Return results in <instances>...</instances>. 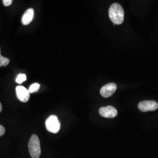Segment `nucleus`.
<instances>
[{"mask_svg":"<svg viewBox=\"0 0 158 158\" xmlns=\"http://www.w3.org/2000/svg\"><path fill=\"white\" fill-rule=\"evenodd\" d=\"M117 86L115 83H108L102 87L100 90V94L102 97L107 98L113 95L117 90Z\"/></svg>","mask_w":158,"mask_h":158,"instance_id":"obj_7","label":"nucleus"},{"mask_svg":"<svg viewBox=\"0 0 158 158\" xmlns=\"http://www.w3.org/2000/svg\"><path fill=\"white\" fill-rule=\"evenodd\" d=\"M158 103L155 101H142L138 104V108L142 112L152 111L158 109Z\"/></svg>","mask_w":158,"mask_h":158,"instance_id":"obj_4","label":"nucleus"},{"mask_svg":"<svg viewBox=\"0 0 158 158\" xmlns=\"http://www.w3.org/2000/svg\"><path fill=\"white\" fill-rule=\"evenodd\" d=\"M28 148L31 156L32 158H39L41 154L40 143L38 136L34 134L31 136L28 143Z\"/></svg>","mask_w":158,"mask_h":158,"instance_id":"obj_2","label":"nucleus"},{"mask_svg":"<svg viewBox=\"0 0 158 158\" xmlns=\"http://www.w3.org/2000/svg\"><path fill=\"white\" fill-rule=\"evenodd\" d=\"M109 17L114 24H121L124 19V12L123 7L118 3L112 4L109 9Z\"/></svg>","mask_w":158,"mask_h":158,"instance_id":"obj_1","label":"nucleus"},{"mask_svg":"<svg viewBox=\"0 0 158 158\" xmlns=\"http://www.w3.org/2000/svg\"><path fill=\"white\" fill-rule=\"evenodd\" d=\"M99 113L102 117L104 118H112L117 115V110L112 106H107L101 107L99 110Z\"/></svg>","mask_w":158,"mask_h":158,"instance_id":"obj_6","label":"nucleus"},{"mask_svg":"<svg viewBox=\"0 0 158 158\" xmlns=\"http://www.w3.org/2000/svg\"><path fill=\"white\" fill-rule=\"evenodd\" d=\"M27 80V76L25 74H19L17 76V79L15 80L16 82L18 84H21L23 81H26Z\"/></svg>","mask_w":158,"mask_h":158,"instance_id":"obj_10","label":"nucleus"},{"mask_svg":"<svg viewBox=\"0 0 158 158\" xmlns=\"http://www.w3.org/2000/svg\"><path fill=\"white\" fill-rule=\"evenodd\" d=\"M17 98L20 102H26L30 98V93L25 87L18 85L16 87Z\"/></svg>","mask_w":158,"mask_h":158,"instance_id":"obj_5","label":"nucleus"},{"mask_svg":"<svg viewBox=\"0 0 158 158\" xmlns=\"http://www.w3.org/2000/svg\"><path fill=\"white\" fill-rule=\"evenodd\" d=\"M10 63L9 59L6 58V57L2 56L1 54V48H0V67L2 66H6Z\"/></svg>","mask_w":158,"mask_h":158,"instance_id":"obj_9","label":"nucleus"},{"mask_svg":"<svg viewBox=\"0 0 158 158\" xmlns=\"http://www.w3.org/2000/svg\"><path fill=\"white\" fill-rule=\"evenodd\" d=\"M2 104H1V102H0V113H1V111H2Z\"/></svg>","mask_w":158,"mask_h":158,"instance_id":"obj_14","label":"nucleus"},{"mask_svg":"<svg viewBox=\"0 0 158 158\" xmlns=\"http://www.w3.org/2000/svg\"><path fill=\"white\" fill-rule=\"evenodd\" d=\"M34 10L33 8H29L25 13L22 17V23L23 25H28L31 23L34 19Z\"/></svg>","mask_w":158,"mask_h":158,"instance_id":"obj_8","label":"nucleus"},{"mask_svg":"<svg viewBox=\"0 0 158 158\" xmlns=\"http://www.w3.org/2000/svg\"><path fill=\"white\" fill-rule=\"evenodd\" d=\"M2 2H3V4L4 6H8L11 5V4L12 3V0H4L2 1Z\"/></svg>","mask_w":158,"mask_h":158,"instance_id":"obj_12","label":"nucleus"},{"mask_svg":"<svg viewBox=\"0 0 158 158\" xmlns=\"http://www.w3.org/2000/svg\"><path fill=\"white\" fill-rule=\"evenodd\" d=\"M40 88V85L38 83H34L33 85H31L29 89V92L31 93H35L39 90Z\"/></svg>","mask_w":158,"mask_h":158,"instance_id":"obj_11","label":"nucleus"},{"mask_svg":"<svg viewBox=\"0 0 158 158\" xmlns=\"http://www.w3.org/2000/svg\"><path fill=\"white\" fill-rule=\"evenodd\" d=\"M5 132H6L5 128L2 125H0V136L4 135L5 134Z\"/></svg>","mask_w":158,"mask_h":158,"instance_id":"obj_13","label":"nucleus"},{"mask_svg":"<svg viewBox=\"0 0 158 158\" xmlns=\"http://www.w3.org/2000/svg\"><path fill=\"white\" fill-rule=\"evenodd\" d=\"M46 127L47 130L53 134H56L60 129V123L55 115L49 116L46 120Z\"/></svg>","mask_w":158,"mask_h":158,"instance_id":"obj_3","label":"nucleus"}]
</instances>
